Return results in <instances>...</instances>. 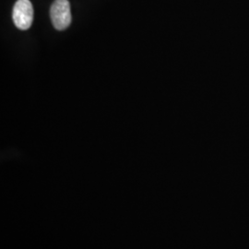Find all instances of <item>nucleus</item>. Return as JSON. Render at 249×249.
<instances>
[{
  "instance_id": "f03ea898",
  "label": "nucleus",
  "mask_w": 249,
  "mask_h": 249,
  "mask_svg": "<svg viewBox=\"0 0 249 249\" xmlns=\"http://www.w3.org/2000/svg\"><path fill=\"white\" fill-rule=\"evenodd\" d=\"M16 27L25 31L32 26L34 21V8L30 0H18L15 3L12 14Z\"/></svg>"
},
{
  "instance_id": "f257e3e1",
  "label": "nucleus",
  "mask_w": 249,
  "mask_h": 249,
  "mask_svg": "<svg viewBox=\"0 0 249 249\" xmlns=\"http://www.w3.org/2000/svg\"><path fill=\"white\" fill-rule=\"evenodd\" d=\"M50 16L56 30L63 31L71 23V4L68 0H55L50 9Z\"/></svg>"
}]
</instances>
